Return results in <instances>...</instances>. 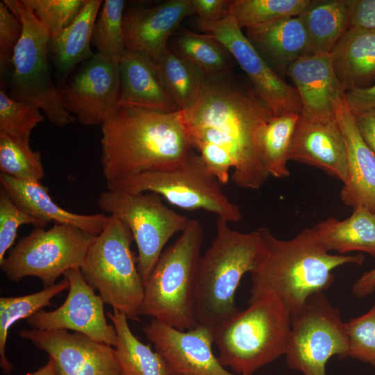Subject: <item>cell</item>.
<instances>
[{"label":"cell","mask_w":375,"mask_h":375,"mask_svg":"<svg viewBox=\"0 0 375 375\" xmlns=\"http://www.w3.org/2000/svg\"><path fill=\"white\" fill-rule=\"evenodd\" d=\"M226 76L207 77L197 99L181 115L199 155L231 158L234 184L258 190L270 176L260 156L258 135L274 115L253 91L239 88Z\"/></svg>","instance_id":"obj_1"},{"label":"cell","mask_w":375,"mask_h":375,"mask_svg":"<svg viewBox=\"0 0 375 375\" xmlns=\"http://www.w3.org/2000/svg\"><path fill=\"white\" fill-rule=\"evenodd\" d=\"M100 144L106 185L174 166L194 149L180 110L164 112L121 103L101 125Z\"/></svg>","instance_id":"obj_2"},{"label":"cell","mask_w":375,"mask_h":375,"mask_svg":"<svg viewBox=\"0 0 375 375\" xmlns=\"http://www.w3.org/2000/svg\"><path fill=\"white\" fill-rule=\"evenodd\" d=\"M260 229L265 252L251 273L249 303L273 292L281 297L292 315L301 310L311 296L331 286L335 269L346 264L360 265L365 260L362 253H330L314 227L305 228L289 240L276 238L266 228Z\"/></svg>","instance_id":"obj_3"},{"label":"cell","mask_w":375,"mask_h":375,"mask_svg":"<svg viewBox=\"0 0 375 375\" xmlns=\"http://www.w3.org/2000/svg\"><path fill=\"white\" fill-rule=\"evenodd\" d=\"M217 217V234L197 263L194 312L198 324L212 328L239 310L235 294L244 275L258 267L265 252L260 228L249 233L232 229Z\"/></svg>","instance_id":"obj_4"},{"label":"cell","mask_w":375,"mask_h":375,"mask_svg":"<svg viewBox=\"0 0 375 375\" xmlns=\"http://www.w3.org/2000/svg\"><path fill=\"white\" fill-rule=\"evenodd\" d=\"M291 328V313L283 300L267 293L213 328L218 359L237 374L253 375L285 355Z\"/></svg>","instance_id":"obj_5"},{"label":"cell","mask_w":375,"mask_h":375,"mask_svg":"<svg viewBox=\"0 0 375 375\" xmlns=\"http://www.w3.org/2000/svg\"><path fill=\"white\" fill-rule=\"evenodd\" d=\"M203 239L201 224L190 219L178 238L162 252L144 283L139 316L151 317L181 331L198 324L194 287Z\"/></svg>","instance_id":"obj_6"},{"label":"cell","mask_w":375,"mask_h":375,"mask_svg":"<svg viewBox=\"0 0 375 375\" xmlns=\"http://www.w3.org/2000/svg\"><path fill=\"white\" fill-rule=\"evenodd\" d=\"M21 21L23 31L11 65L10 96L38 106L58 127L76 121L64 107L59 87L53 79L50 64L51 34L22 0H3Z\"/></svg>","instance_id":"obj_7"},{"label":"cell","mask_w":375,"mask_h":375,"mask_svg":"<svg viewBox=\"0 0 375 375\" xmlns=\"http://www.w3.org/2000/svg\"><path fill=\"white\" fill-rule=\"evenodd\" d=\"M133 240L128 226L109 215L104 229L90 247L80 270L105 303L128 319L138 320L144 286L131 249Z\"/></svg>","instance_id":"obj_8"},{"label":"cell","mask_w":375,"mask_h":375,"mask_svg":"<svg viewBox=\"0 0 375 375\" xmlns=\"http://www.w3.org/2000/svg\"><path fill=\"white\" fill-rule=\"evenodd\" d=\"M221 183L192 151L183 162L167 169L144 172L106 185V189L130 193L153 192L185 210H203L228 222L242 219L240 208L231 201Z\"/></svg>","instance_id":"obj_9"},{"label":"cell","mask_w":375,"mask_h":375,"mask_svg":"<svg viewBox=\"0 0 375 375\" xmlns=\"http://www.w3.org/2000/svg\"><path fill=\"white\" fill-rule=\"evenodd\" d=\"M97 236L67 224H54L47 230L34 228L5 257L1 269L12 282L35 276L44 287L51 286L68 269L82 267Z\"/></svg>","instance_id":"obj_10"},{"label":"cell","mask_w":375,"mask_h":375,"mask_svg":"<svg viewBox=\"0 0 375 375\" xmlns=\"http://www.w3.org/2000/svg\"><path fill=\"white\" fill-rule=\"evenodd\" d=\"M97 203L130 229L137 245L138 268L144 285L166 243L186 228L189 219L169 208L153 192L106 189L100 194Z\"/></svg>","instance_id":"obj_11"},{"label":"cell","mask_w":375,"mask_h":375,"mask_svg":"<svg viewBox=\"0 0 375 375\" xmlns=\"http://www.w3.org/2000/svg\"><path fill=\"white\" fill-rule=\"evenodd\" d=\"M292 328L285 360L303 375H326L331 358L349 357V343L340 310L320 292L291 315Z\"/></svg>","instance_id":"obj_12"},{"label":"cell","mask_w":375,"mask_h":375,"mask_svg":"<svg viewBox=\"0 0 375 375\" xmlns=\"http://www.w3.org/2000/svg\"><path fill=\"white\" fill-rule=\"evenodd\" d=\"M198 27L216 39L235 58L249 78L256 94L274 115H301L302 107L295 88L286 83L258 53L233 16L218 21L198 19Z\"/></svg>","instance_id":"obj_13"},{"label":"cell","mask_w":375,"mask_h":375,"mask_svg":"<svg viewBox=\"0 0 375 375\" xmlns=\"http://www.w3.org/2000/svg\"><path fill=\"white\" fill-rule=\"evenodd\" d=\"M119 63L99 53L60 88L65 109L84 126H101L115 112L120 95Z\"/></svg>","instance_id":"obj_14"},{"label":"cell","mask_w":375,"mask_h":375,"mask_svg":"<svg viewBox=\"0 0 375 375\" xmlns=\"http://www.w3.org/2000/svg\"><path fill=\"white\" fill-rule=\"evenodd\" d=\"M69 282V292L63 303L52 311L41 310L28 318L31 328L67 330L115 347L117 336L112 324L104 313V301L83 278L80 268H72L63 275Z\"/></svg>","instance_id":"obj_15"},{"label":"cell","mask_w":375,"mask_h":375,"mask_svg":"<svg viewBox=\"0 0 375 375\" xmlns=\"http://www.w3.org/2000/svg\"><path fill=\"white\" fill-rule=\"evenodd\" d=\"M19 335L49 355L58 375H122L114 347L82 333L31 328Z\"/></svg>","instance_id":"obj_16"},{"label":"cell","mask_w":375,"mask_h":375,"mask_svg":"<svg viewBox=\"0 0 375 375\" xmlns=\"http://www.w3.org/2000/svg\"><path fill=\"white\" fill-rule=\"evenodd\" d=\"M142 331L172 375H240L227 370L213 353V328L210 326L198 324L181 331L152 319Z\"/></svg>","instance_id":"obj_17"},{"label":"cell","mask_w":375,"mask_h":375,"mask_svg":"<svg viewBox=\"0 0 375 375\" xmlns=\"http://www.w3.org/2000/svg\"><path fill=\"white\" fill-rule=\"evenodd\" d=\"M286 74L299 97L303 118L317 122L337 119V108L345 99L346 90L336 76L330 53L302 56Z\"/></svg>","instance_id":"obj_18"},{"label":"cell","mask_w":375,"mask_h":375,"mask_svg":"<svg viewBox=\"0 0 375 375\" xmlns=\"http://www.w3.org/2000/svg\"><path fill=\"white\" fill-rule=\"evenodd\" d=\"M194 14L192 0H169L153 7L130 10L123 18L126 50L140 52L157 62L168 49L173 32Z\"/></svg>","instance_id":"obj_19"},{"label":"cell","mask_w":375,"mask_h":375,"mask_svg":"<svg viewBox=\"0 0 375 375\" xmlns=\"http://www.w3.org/2000/svg\"><path fill=\"white\" fill-rule=\"evenodd\" d=\"M288 160L314 166L344 183L347 175V153L338 120L312 122L301 115Z\"/></svg>","instance_id":"obj_20"},{"label":"cell","mask_w":375,"mask_h":375,"mask_svg":"<svg viewBox=\"0 0 375 375\" xmlns=\"http://www.w3.org/2000/svg\"><path fill=\"white\" fill-rule=\"evenodd\" d=\"M336 117L347 153V175L340 199L345 206L375 212V153L360 134L345 99L337 108Z\"/></svg>","instance_id":"obj_21"},{"label":"cell","mask_w":375,"mask_h":375,"mask_svg":"<svg viewBox=\"0 0 375 375\" xmlns=\"http://www.w3.org/2000/svg\"><path fill=\"white\" fill-rule=\"evenodd\" d=\"M119 103L164 112L178 108L167 90L158 65L144 53L126 50L119 62Z\"/></svg>","instance_id":"obj_22"},{"label":"cell","mask_w":375,"mask_h":375,"mask_svg":"<svg viewBox=\"0 0 375 375\" xmlns=\"http://www.w3.org/2000/svg\"><path fill=\"white\" fill-rule=\"evenodd\" d=\"M0 184L19 206L47 225L51 222L72 225L98 235L109 220V216L103 214H78L60 207L52 200L48 188L40 182L23 181L1 173Z\"/></svg>","instance_id":"obj_23"},{"label":"cell","mask_w":375,"mask_h":375,"mask_svg":"<svg viewBox=\"0 0 375 375\" xmlns=\"http://www.w3.org/2000/svg\"><path fill=\"white\" fill-rule=\"evenodd\" d=\"M245 30L247 38L276 74H286L289 67L306 53L308 36L300 15Z\"/></svg>","instance_id":"obj_24"},{"label":"cell","mask_w":375,"mask_h":375,"mask_svg":"<svg viewBox=\"0 0 375 375\" xmlns=\"http://www.w3.org/2000/svg\"><path fill=\"white\" fill-rule=\"evenodd\" d=\"M102 4L101 0H85L75 19L50 38L49 56L60 88L80 62H84L94 54L91 50L92 33Z\"/></svg>","instance_id":"obj_25"},{"label":"cell","mask_w":375,"mask_h":375,"mask_svg":"<svg viewBox=\"0 0 375 375\" xmlns=\"http://www.w3.org/2000/svg\"><path fill=\"white\" fill-rule=\"evenodd\" d=\"M330 54L346 91L370 85L375 78V29L349 27Z\"/></svg>","instance_id":"obj_26"},{"label":"cell","mask_w":375,"mask_h":375,"mask_svg":"<svg viewBox=\"0 0 375 375\" xmlns=\"http://www.w3.org/2000/svg\"><path fill=\"white\" fill-rule=\"evenodd\" d=\"M314 228L328 251L342 255L362 251L375 257V212L366 208H353L351 215L345 219L330 217Z\"/></svg>","instance_id":"obj_27"},{"label":"cell","mask_w":375,"mask_h":375,"mask_svg":"<svg viewBox=\"0 0 375 375\" xmlns=\"http://www.w3.org/2000/svg\"><path fill=\"white\" fill-rule=\"evenodd\" d=\"M300 17L308 36L306 55L330 53L349 28L347 0H311Z\"/></svg>","instance_id":"obj_28"},{"label":"cell","mask_w":375,"mask_h":375,"mask_svg":"<svg viewBox=\"0 0 375 375\" xmlns=\"http://www.w3.org/2000/svg\"><path fill=\"white\" fill-rule=\"evenodd\" d=\"M107 316L116 330L114 349L122 375H172L162 356L133 334L124 314L113 309Z\"/></svg>","instance_id":"obj_29"},{"label":"cell","mask_w":375,"mask_h":375,"mask_svg":"<svg viewBox=\"0 0 375 375\" xmlns=\"http://www.w3.org/2000/svg\"><path fill=\"white\" fill-rule=\"evenodd\" d=\"M300 116L295 113L274 115L260 130L258 151L269 176L277 178L290 176L288 153Z\"/></svg>","instance_id":"obj_30"},{"label":"cell","mask_w":375,"mask_h":375,"mask_svg":"<svg viewBox=\"0 0 375 375\" xmlns=\"http://www.w3.org/2000/svg\"><path fill=\"white\" fill-rule=\"evenodd\" d=\"M69 282H60L32 294L0 298V367L4 374L10 373L13 366L6 355V346L10 327L20 319H27L43 308L51 306L53 298L68 289Z\"/></svg>","instance_id":"obj_31"},{"label":"cell","mask_w":375,"mask_h":375,"mask_svg":"<svg viewBox=\"0 0 375 375\" xmlns=\"http://www.w3.org/2000/svg\"><path fill=\"white\" fill-rule=\"evenodd\" d=\"M167 90L182 110L200 94L207 76L192 63L169 48L156 62Z\"/></svg>","instance_id":"obj_32"},{"label":"cell","mask_w":375,"mask_h":375,"mask_svg":"<svg viewBox=\"0 0 375 375\" xmlns=\"http://www.w3.org/2000/svg\"><path fill=\"white\" fill-rule=\"evenodd\" d=\"M176 53L192 63L207 77L226 75L231 55L214 38L184 30L176 39Z\"/></svg>","instance_id":"obj_33"},{"label":"cell","mask_w":375,"mask_h":375,"mask_svg":"<svg viewBox=\"0 0 375 375\" xmlns=\"http://www.w3.org/2000/svg\"><path fill=\"white\" fill-rule=\"evenodd\" d=\"M30 139L0 133V171L16 179L40 182L44 169L40 151L30 147Z\"/></svg>","instance_id":"obj_34"},{"label":"cell","mask_w":375,"mask_h":375,"mask_svg":"<svg viewBox=\"0 0 375 375\" xmlns=\"http://www.w3.org/2000/svg\"><path fill=\"white\" fill-rule=\"evenodd\" d=\"M311 0H233L230 13L241 28H250L278 19L299 16Z\"/></svg>","instance_id":"obj_35"},{"label":"cell","mask_w":375,"mask_h":375,"mask_svg":"<svg viewBox=\"0 0 375 375\" xmlns=\"http://www.w3.org/2000/svg\"><path fill=\"white\" fill-rule=\"evenodd\" d=\"M125 1L103 2L93 26L91 44L97 53L119 63L126 51L123 33Z\"/></svg>","instance_id":"obj_36"},{"label":"cell","mask_w":375,"mask_h":375,"mask_svg":"<svg viewBox=\"0 0 375 375\" xmlns=\"http://www.w3.org/2000/svg\"><path fill=\"white\" fill-rule=\"evenodd\" d=\"M45 119L35 105L17 100L0 90V133L30 139L32 131Z\"/></svg>","instance_id":"obj_37"},{"label":"cell","mask_w":375,"mask_h":375,"mask_svg":"<svg viewBox=\"0 0 375 375\" xmlns=\"http://www.w3.org/2000/svg\"><path fill=\"white\" fill-rule=\"evenodd\" d=\"M348 356L375 367V303L365 314L344 322Z\"/></svg>","instance_id":"obj_38"},{"label":"cell","mask_w":375,"mask_h":375,"mask_svg":"<svg viewBox=\"0 0 375 375\" xmlns=\"http://www.w3.org/2000/svg\"><path fill=\"white\" fill-rule=\"evenodd\" d=\"M38 20L54 35L77 17L85 0H22Z\"/></svg>","instance_id":"obj_39"},{"label":"cell","mask_w":375,"mask_h":375,"mask_svg":"<svg viewBox=\"0 0 375 375\" xmlns=\"http://www.w3.org/2000/svg\"><path fill=\"white\" fill-rule=\"evenodd\" d=\"M24 224H31L35 228H44L47 226L19 206L0 188V263L13 244L18 228Z\"/></svg>","instance_id":"obj_40"},{"label":"cell","mask_w":375,"mask_h":375,"mask_svg":"<svg viewBox=\"0 0 375 375\" xmlns=\"http://www.w3.org/2000/svg\"><path fill=\"white\" fill-rule=\"evenodd\" d=\"M23 27L19 18L0 2V74L4 78L11 69L12 60L16 47L22 35Z\"/></svg>","instance_id":"obj_41"},{"label":"cell","mask_w":375,"mask_h":375,"mask_svg":"<svg viewBox=\"0 0 375 375\" xmlns=\"http://www.w3.org/2000/svg\"><path fill=\"white\" fill-rule=\"evenodd\" d=\"M349 27L375 29V0H347Z\"/></svg>","instance_id":"obj_42"},{"label":"cell","mask_w":375,"mask_h":375,"mask_svg":"<svg viewBox=\"0 0 375 375\" xmlns=\"http://www.w3.org/2000/svg\"><path fill=\"white\" fill-rule=\"evenodd\" d=\"M345 99L352 113L375 111V78L370 85L347 90Z\"/></svg>","instance_id":"obj_43"},{"label":"cell","mask_w":375,"mask_h":375,"mask_svg":"<svg viewBox=\"0 0 375 375\" xmlns=\"http://www.w3.org/2000/svg\"><path fill=\"white\" fill-rule=\"evenodd\" d=\"M194 14L200 19L218 21L229 14L231 1L192 0Z\"/></svg>","instance_id":"obj_44"},{"label":"cell","mask_w":375,"mask_h":375,"mask_svg":"<svg viewBox=\"0 0 375 375\" xmlns=\"http://www.w3.org/2000/svg\"><path fill=\"white\" fill-rule=\"evenodd\" d=\"M353 115L360 134L375 153V111L353 113Z\"/></svg>","instance_id":"obj_45"},{"label":"cell","mask_w":375,"mask_h":375,"mask_svg":"<svg viewBox=\"0 0 375 375\" xmlns=\"http://www.w3.org/2000/svg\"><path fill=\"white\" fill-rule=\"evenodd\" d=\"M351 292L358 299H363L375 292V268L363 273L353 284Z\"/></svg>","instance_id":"obj_46"},{"label":"cell","mask_w":375,"mask_h":375,"mask_svg":"<svg viewBox=\"0 0 375 375\" xmlns=\"http://www.w3.org/2000/svg\"><path fill=\"white\" fill-rule=\"evenodd\" d=\"M26 375H58L53 360L49 358L48 362L37 371Z\"/></svg>","instance_id":"obj_47"}]
</instances>
